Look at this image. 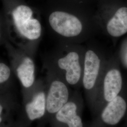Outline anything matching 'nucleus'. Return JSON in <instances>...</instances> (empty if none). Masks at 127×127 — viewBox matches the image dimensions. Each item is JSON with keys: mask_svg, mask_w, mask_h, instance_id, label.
Masks as SVG:
<instances>
[{"mask_svg": "<svg viewBox=\"0 0 127 127\" xmlns=\"http://www.w3.org/2000/svg\"><path fill=\"white\" fill-rule=\"evenodd\" d=\"M0 43L8 40L34 58L43 36L39 11L24 0H1Z\"/></svg>", "mask_w": 127, "mask_h": 127, "instance_id": "1", "label": "nucleus"}, {"mask_svg": "<svg viewBox=\"0 0 127 127\" xmlns=\"http://www.w3.org/2000/svg\"><path fill=\"white\" fill-rule=\"evenodd\" d=\"M46 23L59 42L79 44L86 31L79 9L75 0H48L44 10Z\"/></svg>", "mask_w": 127, "mask_h": 127, "instance_id": "2", "label": "nucleus"}, {"mask_svg": "<svg viewBox=\"0 0 127 127\" xmlns=\"http://www.w3.org/2000/svg\"><path fill=\"white\" fill-rule=\"evenodd\" d=\"M84 53L79 44L59 42L43 57V69L59 74L70 86L76 90L82 85Z\"/></svg>", "mask_w": 127, "mask_h": 127, "instance_id": "3", "label": "nucleus"}, {"mask_svg": "<svg viewBox=\"0 0 127 127\" xmlns=\"http://www.w3.org/2000/svg\"><path fill=\"white\" fill-rule=\"evenodd\" d=\"M46 84V110L44 118L51 120L65 104L73 91L59 74L50 69H44Z\"/></svg>", "mask_w": 127, "mask_h": 127, "instance_id": "4", "label": "nucleus"}, {"mask_svg": "<svg viewBox=\"0 0 127 127\" xmlns=\"http://www.w3.org/2000/svg\"><path fill=\"white\" fill-rule=\"evenodd\" d=\"M0 44L7 51L10 65L20 82L21 90L32 87L37 80L34 58L12 45L8 40L3 41Z\"/></svg>", "mask_w": 127, "mask_h": 127, "instance_id": "5", "label": "nucleus"}, {"mask_svg": "<svg viewBox=\"0 0 127 127\" xmlns=\"http://www.w3.org/2000/svg\"><path fill=\"white\" fill-rule=\"evenodd\" d=\"M21 112L24 123H28L44 117L46 110V84L44 78L37 79L30 88L21 90Z\"/></svg>", "mask_w": 127, "mask_h": 127, "instance_id": "6", "label": "nucleus"}, {"mask_svg": "<svg viewBox=\"0 0 127 127\" xmlns=\"http://www.w3.org/2000/svg\"><path fill=\"white\" fill-rule=\"evenodd\" d=\"M82 106L81 95L74 90L70 99L51 120L53 127H83L80 114Z\"/></svg>", "mask_w": 127, "mask_h": 127, "instance_id": "7", "label": "nucleus"}, {"mask_svg": "<svg viewBox=\"0 0 127 127\" xmlns=\"http://www.w3.org/2000/svg\"><path fill=\"white\" fill-rule=\"evenodd\" d=\"M101 68L100 57L94 50L88 49L84 53L82 85L88 92L93 91L96 85Z\"/></svg>", "mask_w": 127, "mask_h": 127, "instance_id": "8", "label": "nucleus"}, {"mask_svg": "<svg viewBox=\"0 0 127 127\" xmlns=\"http://www.w3.org/2000/svg\"><path fill=\"white\" fill-rule=\"evenodd\" d=\"M127 109L125 101L118 95L108 103L103 110L101 118L103 123L110 125L117 124L124 116Z\"/></svg>", "mask_w": 127, "mask_h": 127, "instance_id": "9", "label": "nucleus"}, {"mask_svg": "<svg viewBox=\"0 0 127 127\" xmlns=\"http://www.w3.org/2000/svg\"><path fill=\"white\" fill-rule=\"evenodd\" d=\"M122 84V75L118 69H112L108 71L103 82V97L104 101L109 102L118 96Z\"/></svg>", "mask_w": 127, "mask_h": 127, "instance_id": "10", "label": "nucleus"}, {"mask_svg": "<svg viewBox=\"0 0 127 127\" xmlns=\"http://www.w3.org/2000/svg\"><path fill=\"white\" fill-rule=\"evenodd\" d=\"M106 30L109 34L113 37L121 36L127 32V7L118 9L107 23Z\"/></svg>", "mask_w": 127, "mask_h": 127, "instance_id": "11", "label": "nucleus"}, {"mask_svg": "<svg viewBox=\"0 0 127 127\" xmlns=\"http://www.w3.org/2000/svg\"><path fill=\"white\" fill-rule=\"evenodd\" d=\"M20 106L16 96L11 91L0 95V123L11 121V116Z\"/></svg>", "mask_w": 127, "mask_h": 127, "instance_id": "12", "label": "nucleus"}, {"mask_svg": "<svg viewBox=\"0 0 127 127\" xmlns=\"http://www.w3.org/2000/svg\"><path fill=\"white\" fill-rule=\"evenodd\" d=\"M16 77L10 64L3 60L0 61V95L13 91Z\"/></svg>", "mask_w": 127, "mask_h": 127, "instance_id": "13", "label": "nucleus"}, {"mask_svg": "<svg viewBox=\"0 0 127 127\" xmlns=\"http://www.w3.org/2000/svg\"><path fill=\"white\" fill-rule=\"evenodd\" d=\"M77 0V1H78V0Z\"/></svg>", "mask_w": 127, "mask_h": 127, "instance_id": "14", "label": "nucleus"}]
</instances>
